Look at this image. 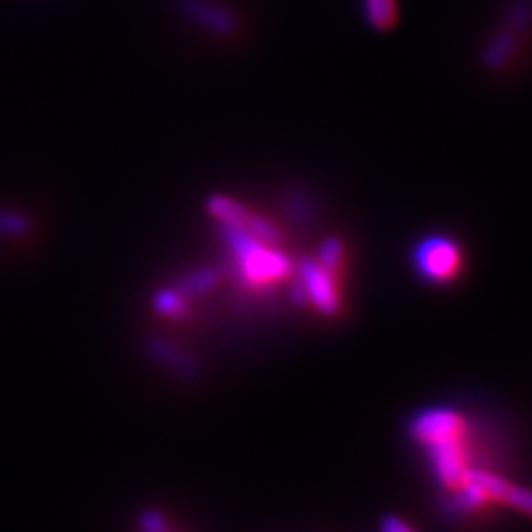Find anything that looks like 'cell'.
<instances>
[{
  "mask_svg": "<svg viewBox=\"0 0 532 532\" xmlns=\"http://www.w3.org/2000/svg\"><path fill=\"white\" fill-rule=\"evenodd\" d=\"M142 531L166 532V529H164V519L158 513H146L142 517Z\"/></svg>",
  "mask_w": 532,
  "mask_h": 532,
  "instance_id": "cell-14",
  "label": "cell"
},
{
  "mask_svg": "<svg viewBox=\"0 0 532 532\" xmlns=\"http://www.w3.org/2000/svg\"><path fill=\"white\" fill-rule=\"evenodd\" d=\"M381 532H414V529L410 525H406L399 517L389 515V517H385V521L381 525Z\"/></svg>",
  "mask_w": 532,
  "mask_h": 532,
  "instance_id": "cell-15",
  "label": "cell"
},
{
  "mask_svg": "<svg viewBox=\"0 0 532 532\" xmlns=\"http://www.w3.org/2000/svg\"><path fill=\"white\" fill-rule=\"evenodd\" d=\"M213 284H215V274L211 270H203V272L190 276L184 286H186L188 294H196V292L209 290Z\"/></svg>",
  "mask_w": 532,
  "mask_h": 532,
  "instance_id": "cell-13",
  "label": "cell"
},
{
  "mask_svg": "<svg viewBox=\"0 0 532 532\" xmlns=\"http://www.w3.org/2000/svg\"><path fill=\"white\" fill-rule=\"evenodd\" d=\"M341 259H343V245L339 239H328L324 245H322V251H320V259L318 263L332 270V272H337V268L341 265Z\"/></svg>",
  "mask_w": 532,
  "mask_h": 532,
  "instance_id": "cell-9",
  "label": "cell"
},
{
  "mask_svg": "<svg viewBox=\"0 0 532 532\" xmlns=\"http://www.w3.org/2000/svg\"><path fill=\"white\" fill-rule=\"evenodd\" d=\"M509 505H513L515 509L527 513L532 517V491L531 489H523V487H511L509 495H507V501Z\"/></svg>",
  "mask_w": 532,
  "mask_h": 532,
  "instance_id": "cell-12",
  "label": "cell"
},
{
  "mask_svg": "<svg viewBox=\"0 0 532 532\" xmlns=\"http://www.w3.org/2000/svg\"><path fill=\"white\" fill-rule=\"evenodd\" d=\"M416 274L430 284H448L462 270L460 245L444 235H430L422 239L412 253Z\"/></svg>",
  "mask_w": 532,
  "mask_h": 532,
  "instance_id": "cell-3",
  "label": "cell"
},
{
  "mask_svg": "<svg viewBox=\"0 0 532 532\" xmlns=\"http://www.w3.org/2000/svg\"><path fill=\"white\" fill-rule=\"evenodd\" d=\"M225 241L231 247L243 278L251 284H270L282 280L290 274V259L276 251V247L265 245L255 239L245 227H227L223 229Z\"/></svg>",
  "mask_w": 532,
  "mask_h": 532,
  "instance_id": "cell-2",
  "label": "cell"
},
{
  "mask_svg": "<svg viewBox=\"0 0 532 532\" xmlns=\"http://www.w3.org/2000/svg\"><path fill=\"white\" fill-rule=\"evenodd\" d=\"M408 432L424 450L434 479L456 491L471 469L466 418L450 406H430L410 420Z\"/></svg>",
  "mask_w": 532,
  "mask_h": 532,
  "instance_id": "cell-1",
  "label": "cell"
},
{
  "mask_svg": "<svg viewBox=\"0 0 532 532\" xmlns=\"http://www.w3.org/2000/svg\"><path fill=\"white\" fill-rule=\"evenodd\" d=\"M209 211L221 219L227 227H245L249 213L243 205H239L237 201L227 200V198H211L209 201Z\"/></svg>",
  "mask_w": 532,
  "mask_h": 532,
  "instance_id": "cell-7",
  "label": "cell"
},
{
  "mask_svg": "<svg viewBox=\"0 0 532 532\" xmlns=\"http://www.w3.org/2000/svg\"><path fill=\"white\" fill-rule=\"evenodd\" d=\"M532 22V6L529 2H519L511 8L509 16H507V24L513 30H521L525 26H529Z\"/></svg>",
  "mask_w": 532,
  "mask_h": 532,
  "instance_id": "cell-11",
  "label": "cell"
},
{
  "mask_svg": "<svg viewBox=\"0 0 532 532\" xmlns=\"http://www.w3.org/2000/svg\"><path fill=\"white\" fill-rule=\"evenodd\" d=\"M515 50V34L507 28L497 32L483 50V62L493 69L505 66Z\"/></svg>",
  "mask_w": 532,
  "mask_h": 532,
  "instance_id": "cell-5",
  "label": "cell"
},
{
  "mask_svg": "<svg viewBox=\"0 0 532 532\" xmlns=\"http://www.w3.org/2000/svg\"><path fill=\"white\" fill-rule=\"evenodd\" d=\"M365 14L373 28L391 30L397 22V0H365Z\"/></svg>",
  "mask_w": 532,
  "mask_h": 532,
  "instance_id": "cell-6",
  "label": "cell"
},
{
  "mask_svg": "<svg viewBox=\"0 0 532 532\" xmlns=\"http://www.w3.org/2000/svg\"><path fill=\"white\" fill-rule=\"evenodd\" d=\"M156 310L162 312V314H166V316H180L182 310H184V298H182V294L172 292V290L158 294V298H156Z\"/></svg>",
  "mask_w": 532,
  "mask_h": 532,
  "instance_id": "cell-10",
  "label": "cell"
},
{
  "mask_svg": "<svg viewBox=\"0 0 532 532\" xmlns=\"http://www.w3.org/2000/svg\"><path fill=\"white\" fill-rule=\"evenodd\" d=\"M300 284L296 288V300H310L318 312L333 316L339 312V290L335 284V272L324 268L318 261H304L300 265Z\"/></svg>",
  "mask_w": 532,
  "mask_h": 532,
  "instance_id": "cell-4",
  "label": "cell"
},
{
  "mask_svg": "<svg viewBox=\"0 0 532 532\" xmlns=\"http://www.w3.org/2000/svg\"><path fill=\"white\" fill-rule=\"evenodd\" d=\"M245 225H247V231L255 239H259L265 245L276 247V243H278V231H276V227L268 219H265V217H249Z\"/></svg>",
  "mask_w": 532,
  "mask_h": 532,
  "instance_id": "cell-8",
  "label": "cell"
}]
</instances>
